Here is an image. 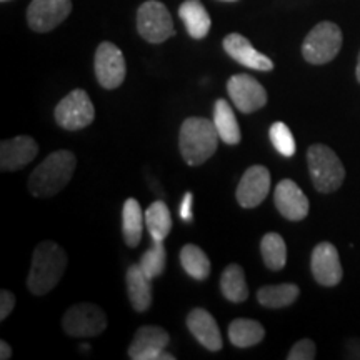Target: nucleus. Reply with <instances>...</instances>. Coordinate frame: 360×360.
Segmentation results:
<instances>
[{
	"label": "nucleus",
	"mask_w": 360,
	"mask_h": 360,
	"mask_svg": "<svg viewBox=\"0 0 360 360\" xmlns=\"http://www.w3.org/2000/svg\"><path fill=\"white\" fill-rule=\"evenodd\" d=\"M15 307V295L11 290H0V321H6Z\"/></svg>",
	"instance_id": "32"
},
{
	"label": "nucleus",
	"mask_w": 360,
	"mask_h": 360,
	"mask_svg": "<svg viewBox=\"0 0 360 360\" xmlns=\"http://www.w3.org/2000/svg\"><path fill=\"white\" fill-rule=\"evenodd\" d=\"M96 109L89 94L82 89L72 90L56 107V120L65 130H80L94 122Z\"/></svg>",
	"instance_id": "7"
},
{
	"label": "nucleus",
	"mask_w": 360,
	"mask_h": 360,
	"mask_svg": "<svg viewBox=\"0 0 360 360\" xmlns=\"http://www.w3.org/2000/svg\"><path fill=\"white\" fill-rule=\"evenodd\" d=\"M214 124L217 129L220 141L229 143V146H237L240 142L242 134L238 122L233 114L231 103L224 98H219L214 107Z\"/></svg>",
	"instance_id": "21"
},
{
	"label": "nucleus",
	"mask_w": 360,
	"mask_h": 360,
	"mask_svg": "<svg viewBox=\"0 0 360 360\" xmlns=\"http://www.w3.org/2000/svg\"><path fill=\"white\" fill-rule=\"evenodd\" d=\"M310 269L312 276L323 287H335L344 277L339 252L330 242H321L314 247L310 257Z\"/></svg>",
	"instance_id": "13"
},
{
	"label": "nucleus",
	"mask_w": 360,
	"mask_h": 360,
	"mask_svg": "<svg viewBox=\"0 0 360 360\" xmlns=\"http://www.w3.org/2000/svg\"><path fill=\"white\" fill-rule=\"evenodd\" d=\"M75 165H77V160H75V155L70 150L52 152L30 174V193L34 197H39V199H47V197L56 195L70 182Z\"/></svg>",
	"instance_id": "3"
},
{
	"label": "nucleus",
	"mask_w": 360,
	"mask_h": 360,
	"mask_svg": "<svg viewBox=\"0 0 360 360\" xmlns=\"http://www.w3.org/2000/svg\"><path fill=\"white\" fill-rule=\"evenodd\" d=\"M180 20L192 39H204L210 30V15L200 0H186L179 7Z\"/></svg>",
	"instance_id": "20"
},
{
	"label": "nucleus",
	"mask_w": 360,
	"mask_h": 360,
	"mask_svg": "<svg viewBox=\"0 0 360 360\" xmlns=\"http://www.w3.org/2000/svg\"><path fill=\"white\" fill-rule=\"evenodd\" d=\"M274 202L282 217L292 222L304 220L309 214V199L294 180L283 179L277 184L274 192Z\"/></svg>",
	"instance_id": "15"
},
{
	"label": "nucleus",
	"mask_w": 360,
	"mask_h": 360,
	"mask_svg": "<svg viewBox=\"0 0 360 360\" xmlns=\"http://www.w3.org/2000/svg\"><path fill=\"white\" fill-rule=\"evenodd\" d=\"M220 290L229 302L240 304L249 297V287L245 282V274L240 265L231 264L225 267L220 277Z\"/></svg>",
	"instance_id": "24"
},
{
	"label": "nucleus",
	"mask_w": 360,
	"mask_h": 360,
	"mask_svg": "<svg viewBox=\"0 0 360 360\" xmlns=\"http://www.w3.org/2000/svg\"><path fill=\"white\" fill-rule=\"evenodd\" d=\"M342 49V30L334 22H321L307 34L302 56L309 64L322 65L334 60Z\"/></svg>",
	"instance_id": "5"
},
{
	"label": "nucleus",
	"mask_w": 360,
	"mask_h": 360,
	"mask_svg": "<svg viewBox=\"0 0 360 360\" xmlns=\"http://www.w3.org/2000/svg\"><path fill=\"white\" fill-rule=\"evenodd\" d=\"M2 2H7V0H2Z\"/></svg>",
	"instance_id": "37"
},
{
	"label": "nucleus",
	"mask_w": 360,
	"mask_h": 360,
	"mask_svg": "<svg viewBox=\"0 0 360 360\" xmlns=\"http://www.w3.org/2000/svg\"><path fill=\"white\" fill-rule=\"evenodd\" d=\"M180 264L195 281H205L210 276V260L199 245L187 244L180 250Z\"/></svg>",
	"instance_id": "27"
},
{
	"label": "nucleus",
	"mask_w": 360,
	"mask_h": 360,
	"mask_svg": "<svg viewBox=\"0 0 360 360\" xmlns=\"http://www.w3.org/2000/svg\"><path fill=\"white\" fill-rule=\"evenodd\" d=\"M219 141L220 137L214 120L204 119V117H188L180 127V154L192 167L209 160L217 150Z\"/></svg>",
	"instance_id": "2"
},
{
	"label": "nucleus",
	"mask_w": 360,
	"mask_h": 360,
	"mask_svg": "<svg viewBox=\"0 0 360 360\" xmlns=\"http://www.w3.org/2000/svg\"><path fill=\"white\" fill-rule=\"evenodd\" d=\"M137 30L141 37L150 44H162L175 35L170 12L164 4L157 0H148L139 7Z\"/></svg>",
	"instance_id": "6"
},
{
	"label": "nucleus",
	"mask_w": 360,
	"mask_h": 360,
	"mask_svg": "<svg viewBox=\"0 0 360 360\" xmlns=\"http://www.w3.org/2000/svg\"><path fill=\"white\" fill-rule=\"evenodd\" d=\"M192 207H193V193L186 192V195H184L182 202H180V209H179L180 219L186 220V222H191L192 217H193Z\"/></svg>",
	"instance_id": "33"
},
{
	"label": "nucleus",
	"mask_w": 360,
	"mask_h": 360,
	"mask_svg": "<svg viewBox=\"0 0 360 360\" xmlns=\"http://www.w3.org/2000/svg\"><path fill=\"white\" fill-rule=\"evenodd\" d=\"M169 342L167 330L159 326H143L135 332L129 357L132 360H174V355L165 354Z\"/></svg>",
	"instance_id": "10"
},
{
	"label": "nucleus",
	"mask_w": 360,
	"mask_h": 360,
	"mask_svg": "<svg viewBox=\"0 0 360 360\" xmlns=\"http://www.w3.org/2000/svg\"><path fill=\"white\" fill-rule=\"evenodd\" d=\"M265 337V328L260 322L252 319H236L229 326V339L238 349L254 347Z\"/></svg>",
	"instance_id": "22"
},
{
	"label": "nucleus",
	"mask_w": 360,
	"mask_h": 360,
	"mask_svg": "<svg viewBox=\"0 0 360 360\" xmlns=\"http://www.w3.org/2000/svg\"><path fill=\"white\" fill-rule=\"evenodd\" d=\"M355 75H357V80L360 82V53H359V62H357V69H355Z\"/></svg>",
	"instance_id": "35"
},
{
	"label": "nucleus",
	"mask_w": 360,
	"mask_h": 360,
	"mask_svg": "<svg viewBox=\"0 0 360 360\" xmlns=\"http://www.w3.org/2000/svg\"><path fill=\"white\" fill-rule=\"evenodd\" d=\"M187 327L191 334L200 342L210 352H219L222 349V335L220 328L212 317V314L205 309H193L187 317Z\"/></svg>",
	"instance_id": "18"
},
{
	"label": "nucleus",
	"mask_w": 360,
	"mask_h": 360,
	"mask_svg": "<svg viewBox=\"0 0 360 360\" xmlns=\"http://www.w3.org/2000/svg\"><path fill=\"white\" fill-rule=\"evenodd\" d=\"M227 92L233 105L244 114H254L267 103V92L264 85L247 74L232 75L227 82Z\"/></svg>",
	"instance_id": "11"
},
{
	"label": "nucleus",
	"mask_w": 360,
	"mask_h": 360,
	"mask_svg": "<svg viewBox=\"0 0 360 360\" xmlns=\"http://www.w3.org/2000/svg\"><path fill=\"white\" fill-rule=\"evenodd\" d=\"M65 334L79 339L101 335L107 327L105 312L94 304H77L70 307L62 321Z\"/></svg>",
	"instance_id": "8"
},
{
	"label": "nucleus",
	"mask_w": 360,
	"mask_h": 360,
	"mask_svg": "<svg viewBox=\"0 0 360 360\" xmlns=\"http://www.w3.org/2000/svg\"><path fill=\"white\" fill-rule=\"evenodd\" d=\"M39 154V146L29 135H17L0 143V169L13 172L30 164Z\"/></svg>",
	"instance_id": "16"
},
{
	"label": "nucleus",
	"mask_w": 360,
	"mask_h": 360,
	"mask_svg": "<svg viewBox=\"0 0 360 360\" xmlns=\"http://www.w3.org/2000/svg\"><path fill=\"white\" fill-rule=\"evenodd\" d=\"M12 357V347L7 344L6 340L0 342V359L2 360H8Z\"/></svg>",
	"instance_id": "34"
},
{
	"label": "nucleus",
	"mask_w": 360,
	"mask_h": 360,
	"mask_svg": "<svg viewBox=\"0 0 360 360\" xmlns=\"http://www.w3.org/2000/svg\"><path fill=\"white\" fill-rule=\"evenodd\" d=\"M222 2H237V0H222Z\"/></svg>",
	"instance_id": "36"
},
{
	"label": "nucleus",
	"mask_w": 360,
	"mask_h": 360,
	"mask_svg": "<svg viewBox=\"0 0 360 360\" xmlns=\"http://www.w3.org/2000/svg\"><path fill=\"white\" fill-rule=\"evenodd\" d=\"M146 225L154 242H164L172 231V215L165 202L155 200L146 210Z\"/></svg>",
	"instance_id": "26"
},
{
	"label": "nucleus",
	"mask_w": 360,
	"mask_h": 360,
	"mask_svg": "<svg viewBox=\"0 0 360 360\" xmlns=\"http://www.w3.org/2000/svg\"><path fill=\"white\" fill-rule=\"evenodd\" d=\"M143 224H146V214L142 212L141 204L135 199L125 200L122 209V236L129 247L141 244Z\"/></svg>",
	"instance_id": "23"
},
{
	"label": "nucleus",
	"mask_w": 360,
	"mask_h": 360,
	"mask_svg": "<svg viewBox=\"0 0 360 360\" xmlns=\"http://www.w3.org/2000/svg\"><path fill=\"white\" fill-rule=\"evenodd\" d=\"M125 282H127V294L132 307L137 312H146L152 304V285L150 278H148L141 265L134 264L130 265L125 276Z\"/></svg>",
	"instance_id": "19"
},
{
	"label": "nucleus",
	"mask_w": 360,
	"mask_h": 360,
	"mask_svg": "<svg viewBox=\"0 0 360 360\" xmlns=\"http://www.w3.org/2000/svg\"><path fill=\"white\" fill-rule=\"evenodd\" d=\"M224 51L231 56L233 60L247 69L270 72L274 69V62L267 56L260 53L257 49L240 34H229L224 39Z\"/></svg>",
	"instance_id": "17"
},
{
	"label": "nucleus",
	"mask_w": 360,
	"mask_h": 360,
	"mask_svg": "<svg viewBox=\"0 0 360 360\" xmlns=\"http://www.w3.org/2000/svg\"><path fill=\"white\" fill-rule=\"evenodd\" d=\"M96 77L101 87L112 90L122 85L127 74L124 53L112 42H102L96 52Z\"/></svg>",
	"instance_id": "9"
},
{
	"label": "nucleus",
	"mask_w": 360,
	"mask_h": 360,
	"mask_svg": "<svg viewBox=\"0 0 360 360\" xmlns=\"http://www.w3.org/2000/svg\"><path fill=\"white\" fill-rule=\"evenodd\" d=\"M67 255L56 242H40L32 254L27 287L34 295H45L52 292L64 277Z\"/></svg>",
	"instance_id": "1"
},
{
	"label": "nucleus",
	"mask_w": 360,
	"mask_h": 360,
	"mask_svg": "<svg viewBox=\"0 0 360 360\" xmlns=\"http://www.w3.org/2000/svg\"><path fill=\"white\" fill-rule=\"evenodd\" d=\"M165 264H167V252H165L164 242H154V245L142 255L141 262H139L143 274L150 281H154V278L160 277L164 274Z\"/></svg>",
	"instance_id": "29"
},
{
	"label": "nucleus",
	"mask_w": 360,
	"mask_h": 360,
	"mask_svg": "<svg viewBox=\"0 0 360 360\" xmlns=\"http://www.w3.org/2000/svg\"><path fill=\"white\" fill-rule=\"evenodd\" d=\"M300 290L295 283H277V285H265L257 292L260 305L267 309L289 307L299 299Z\"/></svg>",
	"instance_id": "25"
},
{
	"label": "nucleus",
	"mask_w": 360,
	"mask_h": 360,
	"mask_svg": "<svg viewBox=\"0 0 360 360\" xmlns=\"http://www.w3.org/2000/svg\"><path fill=\"white\" fill-rule=\"evenodd\" d=\"M270 192V172L264 165H252L242 175L237 186V202L244 209H254L265 200Z\"/></svg>",
	"instance_id": "14"
},
{
	"label": "nucleus",
	"mask_w": 360,
	"mask_h": 360,
	"mask_svg": "<svg viewBox=\"0 0 360 360\" xmlns=\"http://www.w3.org/2000/svg\"><path fill=\"white\" fill-rule=\"evenodd\" d=\"M315 352H317V349H315L314 342L310 339H302V340L297 342L294 347L290 349L287 359L289 360H312V359H315Z\"/></svg>",
	"instance_id": "31"
},
{
	"label": "nucleus",
	"mask_w": 360,
	"mask_h": 360,
	"mask_svg": "<svg viewBox=\"0 0 360 360\" xmlns=\"http://www.w3.org/2000/svg\"><path fill=\"white\" fill-rule=\"evenodd\" d=\"M260 252H262L264 264L270 270H281L287 262L285 240L277 232L265 233L260 242Z\"/></svg>",
	"instance_id": "28"
},
{
	"label": "nucleus",
	"mask_w": 360,
	"mask_h": 360,
	"mask_svg": "<svg viewBox=\"0 0 360 360\" xmlns=\"http://www.w3.org/2000/svg\"><path fill=\"white\" fill-rule=\"evenodd\" d=\"M270 141L276 150L283 157H292L295 154V139L290 129L283 122H276L270 127Z\"/></svg>",
	"instance_id": "30"
},
{
	"label": "nucleus",
	"mask_w": 360,
	"mask_h": 360,
	"mask_svg": "<svg viewBox=\"0 0 360 360\" xmlns=\"http://www.w3.org/2000/svg\"><path fill=\"white\" fill-rule=\"evenodd\" d=\"M72 12L70 0H32L27 11V20L34 32H51Z\"/></svg>",
	"instance_id": "12"
},
{
	"label": "nucleus",
	"mask_w": 360,
	"mask_h": 360,
	"mask_svg": "<svg viewBox=\"0 0 360 360\" xmlns=\"http://www.w3.org/2000/svg\"><path fill=\"white\" fill-rule=\"evenodd\" d=\"M307 164L314 187L321 193L339 191L345 179V169L330 147L314 143L307 150Z\"/></svg>",
	"instance_id": "4"
}]
</instances>
